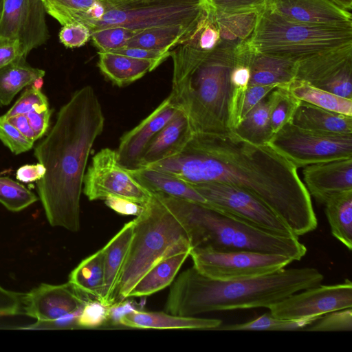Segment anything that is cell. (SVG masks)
<instances>
[{"instance_id":"6da1fadb","label":"cell","mask_w":352,"mask_h":352,"mask_svg":"<svg viewBox=\"0 0 352 352\" xmlns=\"http://www.w3.org/2000/svg\"><path fill=\"white\" fill-rule=\"evenodd\" d=\"M190 184L226 183L243 188L275 212L298 237L318 226L311 195L297 168L270 145L233 131L193 133L177 155L148 166Z\"/></svg>"},{"instance_id":"7a4b0ae2","label":"cell","mask_w":352,"mask_h":352,"mask_svg":"<svg viewBox=\"0 0 352 352\" xmlns=\"http://www.w3.org/2000/svg\"><path fill=\"white\" fill-rule=\"evenodd\" d=\"M104 116L89 85L75 91L59 110L54 125L34 148L46 169L37 192L52 227L71 232L80 228V195L92 146L102 133Z\"/></svg>"},{"instance_id":"3957f363","label":"cell","mask_w":352,"mask_h":352,"mask_svg":"<svg viewBox=\"0 0 352 352\" xmlns=\"http://www.w3.org/2000/svg\"><path fill=\"white\" fill-rule=\"evenodd\" d=\"M324 276L314 267L282 269L267 275L216 280L193 266L173 282L165 311L180 316L235 309L269 308L285 298L321 284Z\"/></svg>"},{"instance_id":"277c9868","label":"cell","mask_w":352,"mask_h":352,"mask_svg":"<svg viewBox=\"0 0 352 352\" xmlns=\"http://www.w3.org/2000/svg\"><path fill=\"white\" fill-rule=\"evenodd\" d=\"M239 45L221 41L204 53L182 41L170 50L173 73L168 96L186 115L193 133L230 131L231 73Z\"/></svg>"},{"instance_id":"5b68a950","label":"cell","mask_w":352,"mask_h":352,"mask_svg":"<svg viewBox=\"0 0 352 352\" xmlns=\"http://www.w3.org/2000/svg\"><path fill=\"white\" fill-rule=\"evenodd\" d=\"M154 194L182 224L192 248L278 254L294 261L307 253L298 236L269 232L207 204Z\"/></svg>"},{"instance_id":"8992f818","label":"cell","mask_w":352,"mask_h":352,"mask_svg":"<svg viewBox=\"0 0 352 352\" xmlns=\"http://www.w3.org/2000/svg\"><path fill=\"white\" fill-rule=\"evenodd\" d=\"M133 221V236L119 280L116 302L128 298L137 282L158 262L192 249L182 224L154 193Z\"/></svg>"},{"instance_id":"52a82bcc","label":"cell","mask_w":352,"mask_h":352,"mask_svg":"<svg viewBox=\"0 0 352 352\" xmlns=\"http://www.w3.org/2000/svg\"><path fill=\"white\" fill-rule=\"evenodd\" d=\"M246 43L254 50L298 62L352 43V28L314 25L288 20L263 8Z\"/></svg>"},{"instance_id":"ba28073f","label":"cell","mask_w":352,"mask_h":352,"mask_svg":"<svg viewBox=\"0 0 352 352\" xmlns=\"http://www.w3.org/2000/svg\"><path fill=\"white\" fill-rule=\"evenodd\" d=\"M103 14L91 33L119 26L138 31L176 25L195 26L208 8L206 0H101Z\"/></svg>"},{"instance_id":"9c48e42d","label":"cell","mask_w":352,"mask_h":352,"mask_svg":"<svg viewBox=\"0 0 352 352\" xmlns=\"http://www.w3.org/2000/svg\"><path fill=\"white\" fill-rule=\"evenodd\" d=\"M294 166L352 157V134L316 132L288 123L268 142Z\"/></svg>"},{"instance_id":"30bf717a","label":"cell","mask_w":352,"mask_h":352,"mask_svg":"<svg viewBox=\"0 0 352 352\" xmlns=\"http://www.w3.org/2000/svg\"><path fill=\"white\" fill-rule=\"evenodd\" d=\"M193 267L204 275L216 280L250 278L274 273L294 261L278 254L252 251H218L192 248Z\"/></svg>"},{"instance_id":"8fae6325","label":"cell","mask_w":352,"mask_h":352,"mask_svg":"<svg viewBox=\"0 0 352 352\" xmlns=\"http://www.w3.org/2000/svg\"><path fill=\"white\" fill-rule=\"evenodd\" d=\"M206 204L245 220L269 232L294 235L282 219L262 201L238 186L221 182L191 184Z\"/></svg>"},{"instance_id":"7c38bea8","label":"cell","mask_w":352,"mask_h":352,"mask_svg":"<svg viewBox=\"0 0 352 352\" xmlns=\"http://www.w3.org/2000/svg\"><path fill=\"white\" fill-rule=\"evenodd\" d=\"M83 192L90 201L120 197L144 205L152 193L142 187L118 161L116 151L104 148L85 172Z\"/></svg>"},{"instance_id":"4fadbf2b","label":"cell","mask_w":352,"mask_h":352,"mask_svg":"<svg viewBox=\"0 0 352 352\" xmlns=\"http://www.w3.org/2000/svg\"><path fill=\"white\" fill-rule=\"evenodd\" d=\"M295 79L352 99V43L298 61Z\"/></svg>"},{"instance_id":"5bb4252c","label":"cell","mask_w":352,"mask_h":352,"mask_svg":"<svg viewBox=\"0 0 352 352\" xmlns=\"http://www.w3.org/2000/svg\"><path fill=\"white\" fill-rule=\"evenodd\" d=\"M352 307V283L349 279L339 284L309 287L294 293L268 309L275 317L301 319L321 317L331 311Z\"/></svg>"},{"instance_id":"9a60e30c","label":"cell","mask_w":352,"mask_h":352,"mask_svg":"<svg viewBox=\"0 0 352 352\" xmlns=\"http://www.w3.org/2000/svg\"><path fill=\"white\" fill-rule=\"evenodd\" d=\"M42 0H3L0 36L19 40L28 56L50 37Z\"/></svg>"},{"instance_id":"2e32d148","label":"cell","mask_w":352,"mask_h":352,"mask_svg":"<svg viewBox=\"0 0 352 352\" xmlns=\"http://www.w3.org/2000/svg\"><path fill=\"white\" fill-rule=\"evenodd\" d=\"M69 282L60 285L41 283L24 293L22 313L36 323L54 321L82 308L88 300Z\"/></svg>"},{"instance_id":"e0dca14e","label":"cell","mask_w":352,"mask_h":352,"mask_svg":"<svg viewBox=\"0 0 352 352\" xmlns=\"http://www.w3.org/2000/svg\"><path fill=\"white\" fill-rule=\"evenodd\" d=\"M179 110L168 96L138 125L124 133L116 151L120 164L126 170L139 168L148 144Z\"/></svg>"},{"instance_id":"ac0fdd59","label":"cell","mask_w":352,"mask_h":352,"mask_svg":"<svg viewBox=\"0 0 352 352\" xmlns=\"http://www.w3.org/2000/svg\"><path fill=\"white\" fill-rule=\"evenodd\" d=\"M282 17L314 25L352 28V15L331 0H268L265 6Z\"/></svg>"},{"instance_id":"d6986e66","label":"cell","mask_w":352,"mask_h":352,"mask_svg":"<svg viewBox=\"0 0 352 352\" xmlns=\"http://www.w3.org/2000/svg\"><path fill=\"white\" fill-rule=\"evenodd\" d=\"M304 184L315 199L324 204L332 194L352 190V157L303 167Z\"/></svg>"},{"instance_id":"ffe728a7","label":"cell","mask_w":352,"mask_h":352,"mask_svg":"<svg viewBox=\"0 0 352 352\" xmlns=\"http://www.w3.org/2000/svg\"><path fill=\"white\" fill-rule=\"evenodd\" d=\"M192 134L188 117L182 110H179L148 144L139 167H146L177 155Z\"/></svg>"},{"instance_id":"44dd1931","label":"cell","mask_w":352,"mask_h":352,"mask_svg":"<svg viewBox=\"0 0 352 352\" xmlns=\"http://www.w3.org/2000/svg\"><path fill=\"white\" fill-rule=\"evenodd\" d=\"M133 232V221L126 223L102 248L103 287L99 301L109 307L116 302V292Z\"/></svg>"},{"instance_id":"7402d4cb","label":"cell","mask_w":352,"mask_h":352,"mask_svg":"<svg viewBox=\"0 0 352 352\" xmlns=\"http://www.w3.org/2000/svg\"><path fill=\"white\" fill-rule=\"evenodd\" d=\"M245 54L250 70L249 85H285L296 78L297 63L262 54L245 42Z\"/></svg>"},{"instance_id":"603a6c76","label":"cell","mask_w":352,"mask_h":352,"mask_svg":"<svg viewBox=\"0 0 352 352\" xmlns=\"http://www.w3.org/2000/svg\"><path fill=\"white\" fill-rule=\"evenodd\" d=\"M118 324L140 329H216L222 324L219 319L180 316L164 312L133 310L123 316Z\"/></svg>"},{"instance_id":"cb8c5ba5","label":"cell","mask_w":352,"mask_h":352,"mask_svg":"<svg viewBox=\"0 0 352 352\" xmlns=\"http://www.w3.org/2000/svg\"><path fill=\"white\" fill-rule=\"evenodd\" d=\"M131 176L151 193H160L191 201L206 204L189 183L166 172L150 167L128 170Z\"/></svg>"},{"instance_id":"d4e9b609","label":"cell","mask_w":352,"mask_h":352,"mask_svg":"<svg viewBox=\"0 0 352 352\" xmlns=\"http://www.w3.org/2000/svg\"><path fill=\"white\" fill-rule=\"evenodd\" d=\"M98 66L114 85H129L153 71L160 65L153 60L139 59L110 52H98Z\"/></svg>"},{"instance_id":"484cf974","label":"cell","mask_w":352,"mask_h":352,"mask_svg":"<svg viewBox=\"0 0 352 352\" xmlns=\"http://www.w3.org/2000/svg\"><path fill=\"white\" fill-rule=\"evenodd\" d=\"M292 123L300 128L332 134H352V116L300 101Z\"/></svg>"},{"instance_id":"4316f807","label":"cell","mask_w":352,"mask_h":352,"mask_svg":"<svg viewBox=\"0 0 352 352\" xmlns=\"http://www.w3.org/2000/svg\"><path fill=\"white\" fill-rule=\"evenodd\" d=\"M190 250L177 252L158 262L137 282L128 298L147 296L170 285Z\"/></svg>"},{"instance_id":"83f0119b","label":"cell","mask_w":352,"mask_h":352,"mask_svg":"<svg viewBox=\"0 0 352 352\" xmlns=\"http://www.w3.org/2000/svg\"><path fill=\"white\" fill-rule=\"evenodd\" d=\"M45 12L60 25L80 23L89 29L103 14L101 0H42Z\"/></svg>"},{"instance_id":"f1b7e54d","label":"cell","mask_w":352,"mask_h":352,"mask_svg":"<svg viewBox=\"0 0 352 352\" xmlns=\"http://www.w3.org/2000/svg\"><path fill=\"white\" fill-rule=\"evenodd\" d=\"M325 214L334 237L352 248V190L336 192L324 202Z\"/></svg>"},{"instance_id":"f546056e","label":"cell","mask_w":352,"mask_h":352,"mask_svg":"<svg viewBox=\"0 0 352 352\" xmlns=\"http://www.w3.org/2000/svg\"><path fill=\"white\" fill-rule=\"evenodd\" d=\"M103 252L83 259L69 274L68 282L84 296L99 300L103 287Z\"/></svg>"},{"instance_id":"4dcf8cb0","label":"cell","mask_w":352,"mask_h":352,"mask_svg":"<svg viewBox=\"0 0 352 352\" xmlns=\"http://www.w3.org/2000/svg\"><path fill=\"white\" fill-rule=\"evenodd\" d=\"M43 69L33 67L26 58L21 59L0 69V107L8 105L23 88L35 79L43 77Z\"/></svg>"},{"instance_id":"1f68e13d","label":"cell","mask_w":352,"mask_h":352,"mask_svg":"<svg viewBox=\"0 0 352 352\" xmlns=\"http://www.w3.org/2000/svg\"><path fill=\"white\" fill-rule=\"evenodd\" d=\"M196 25L157 27L138 30L124 47L170 51L183 41Z\"/></svg>"},{"instance_id":"d6a6232c","label":"cell","mask_w":352,"mask_h":352,"mask_svg":"<svg viewBox=\"0 0 352 352\" xmlns=\"http://www.w3.org/2000/svg\"><path fill=\"white\" fill-rule=\"evenodd\" d=\"M287 87L292 94L300 101L352 116V99L339 96L314 87L307 82L296 79L288 84Z\"/></svg>"},{"instance_id":"836d02e7","label":"cell","mask_w":352,"mask_h":352,"mask_svg":"<svg viewBox=\"0 0 352 352\" xmlns=\"http://www.w3.org/2000/svg\"><path fill=\"white\" fill-rule=\"evenodd\" d=\"M233 132L252 144H268L274 133L270 122L267 96L248 113Z\"/></svg>"},{"instance_id":"e575fe53","label":"cell","mask_w":352,"mask_h":352,"mask_svg":"<svg viewBox=\"0 0 352 352\" xmlns=\"http://www.w3.org/2000/svg\"><path fill=\"white\" fill-rule=\"evenodd\" d=\"M267 98L270 126L275 134L285 125L292 123L300 100L292 94L287 85L276 87Z\"/></svg>"},{"instance_id":"d590c367","label":"cell","mask_w":352,"mask_h":352,"mask_svg":"<svg viewBox=\"0 0 352 352\" xmlns=\"http://www.w3.org/2000/svg\"><path fill=\"white\" fill-rule=\"evenodd\" d=\"M258 12L224 15L214 12L221 40L240 44L252 34Z\"/></svg>"},{"instance_id":"8d00e7d4","label":"cell","mask_w":352,"mask_h":352,"mask_svg":"<svg viewBox=\"0 0 352 352\" xmlns=\"http://www.w3.org/2000/svg\"><path fill=\"white\" fill-rule=\"evenodd\" d=\"M320 318L282 319L274 316L270 312L246 322L221 325L216 329L227 331H295L303 329L306 326L311 324Z\"/></svg>"},{"instance_id":"74e56055","label":"cell","mask_w":352,"mask_h":352,"mask_svg":"<svg viewBox=\"0 0 352 352\" xmlns=\"http://www.w3.org/2000/svg\"><path fill=\"white\" fill-rule=\"evenodd\" d=\"M38 197L20 183L0 177V204L11 212H19L37 201Z\"/></svg>"},{"instance_id":"f35d334b","label":"cell","mask_w":352,"mask_h":352,"mask_svg":"<svg viewBox=\"0 0 352 352\" xmlns=\"http://www.w3.org/2000/svg\"><path fill=\"white\" fill-rule=\"evenodd\" d=\"M137 31L123 27H105L91 32V39L100 52H111L124 47Z\"/></svg>"},{"instance_id":"ab89813d","label":"cell","mask_w":352,"mask_h":352,"mask_svg":"<svg viewBox=\"0 0 352 352\" xmlns=\"http://www.w3.org/2000/svg\"><path fill=\"white\" fill-rule=\"evenodd\" d=\"M49 108L48 100L45 95L41 90L30 85L12 107L1 116L8 120L16 115L26 114L32 111H43Z\"/></svg>"},{"instance_id":"60d3db41","label":"cell","mask_w":352,"mask_h":352,"mask_svg":"<svg viewBox=\"0 0 352 352\" xmlns=\"http://www.w3.org/2000/svg\"><path fill=\"white\" fill-rule=\"evenodd\" d=\"M306 331H333L352 330V309H344L329 312L324 317L311 323Z\"/></svg>"},{"instance_id":"b9f144b4","label":"cell","mask_w":352,"mask_h":352,"mask_svg":"<svg viewBox=\"0 0 352 352\" xmlns=\"http://www.w3.org/2000/svg\"><path fill=\"white\" fill-rule=\"evenodd\" d=\"M268 0H206L216 13L224 15L259 12Z\"/></svg>"},{"instance_id":"7bdbcfd3","label":"cell","mask_w":352,"mask_h":352,"mask_svg":"<svg viewBox=\"0 0 352 352\" xmlns=\"http://www.w3.org/2000/svg\"><path fill=\"white\" fill-rule=\"evenodd\" d=\"M0 140L15 155L30 150L34 143L2 116H0Z\"/></svg>"},{"instance_id":"ee69618b","label":"cell","mask_w":352,"mask_h":352,"mask_svg":"<svg viewBox=\"0 0 352 352\" xmlns=\"http://www.w3.org/2000/svg\"><path fill=\"white\" fill-rule=\"evenodd\" d=\"M109 319V307L96 299L88 300L77 320L80 327H97Z\"/></svg>"},{"instance_id":"f6af8a7d","label":"cell","mask_w":352,"mask_h":352,"mask_svg":"<svg viewBox=\"0 0 352 352\" xmlns=\"http://www.w3.org/2000/svg\"><path fill=\"white\" fill-rule=\"evenodd\" d=\"M62 26L58 38L67 48L80 47L91 39L90 30L82 23H72Z\"/></svg>"},{"instance_id":"bcb514c9","label":"cell","mask_w":352,"mask_h":352,"mask_svg":"<svg viewBox=\"0 0 352 352\" xmlns=\"http://www.w3.org/2000/svg\"><path fill=\"white\" fill-rule=\"evenodd\" d=\"M26 57L19 40L0 36V69Z\"/></svg>"},{"instance_id":"7dc6e473","label":"cell","mask_w":352,"mask_h":352,"mask_svg":"<svg viewBox=\"0 0 352 352\" xmlns=\"http://www.w3.org/2000/svg\"><path fill=\"white\" fill-rule=\"evenodd\" d=\"M23 295L24 293L8 290L0 286V317L21 314Z\"/></svg>"},{"instance_id":"c3c4849f","label":"cell","mask_w":352,"mask_h":352,"mask_svg":"<svg viewBox=\"0 0 352 352\" xmlns=\"http://www.w3.org/2000/svg\"><path fill=\"white\" fill-rule=\"evenodd\" d=\"M110 52L120 54L130 57L153 60L159 65L170 56V51L150 50L142 47H122Z\"/></svg>"},{"instance_id":"681fc988","label":"cell","mask_w":352,"mask_h":352,"mask_svg":"<svg viewBox=\"0 0 352 352\" xmlns=\"http://www.w3.org/2000/svg\"><path fill=\"white\" fill-rule=\"evenodd\" d=\"M277 86L249 85L245 91L242 108L241 120L254 107L261 102Z\"/></svg>"},{"instance_id":"f907efd6","label":"cell","mask_w":352,"mask_h":352,"mask_svg":"<svg viewBox=\"0 0 352 352\" xmlns=\"http://www.w3.org/2000/svg\"><path fill=\"white\" fill-rule=\"evenodd\" d=\"M105 204L122 215L138 216L143 209V205L120 197L110 196L104 199Z\"/></svg>"},{"instance_id":"816d5d0a","label":"cell","mask_w":352,"mask_h":352,"mask_svg":"<svg viewBox=\"0 0 352 352\" xmlns=\"http://www.w3.org/2000/svg\"><path fill=\"white\" fill-rule=\"evenodd\" d=\"M52 112V111L49 108L43 111H32L25 114L37 140L45 135L47 131Z\"/></svg>"},{"instance_id":"f5cc1de1","label":"cell","mask_w":352,"mask_h":352,"mask_svg":"<svg viewBox=\"0 0 352 352\" xmlns=\"http://www.w3.org/2000/svg\"><path fill=\"white\" fill-rule=\"evenodd\" d=\"M45 171V168L41 163L25 164L17 169L16 178L23 183L37 182L44 176Z\"/></svg>"},{"instance_id":"db71d44e","label":"cell","mask_w":352,"mask_h":352,"mask_svg":"<svg viewBox=\"0 0 352 352\" xmlns=\"http://www.w3.org/2000/svg\"><path fill=\"white\" fill-rule=\"evenodd\" d=\"M8 120L23 135L32 142L37 140L36 135L29 124L25 114H19L10 118Z\"/></svg>"},{"instance_id":"11a10c76","label":"cell","mask_w":352,"mask_h":352,"mask_svg":"<svg viewBox=\"0 0 352 352\" xmlns=\"http://www.w3.org/2000/svg\"><path fill=\"white\" fill-rule=\"evenodd\" d=\"M135 310L129 302L118 301L109 307V319L118 324L120 319L124 315Z\"/></svg>"},{"instance_id":"9f6ffc18","label":"cell","mask_w":352,"mask_h":352,"mask_svg":"<svg viewBox=\"0 0 352 352\" xmlns=\"http://www.w3.org/2000/svg\"><path fill=\"white\" fill-rule=\"evenodd\" d=\"M340 6L351 10L352 8V0H331Z\"/></svg>"},{"instance_id":"6f0895ef","label":"cell","mask_w":352,"mask_h":352,"mask_svg":"<svg viewBox=\"0 0 352 352\" xmlns=\"http://www.w3.org/2000/svg\"><path fill=\"white\" fill-rule=\"evenodd\" d=\"M43 77H39L34 80V81L32 82L31 86H32L34 88L41 90V88L43 85Z\"/></svg>"},{"instance_id":"680465c9","label":"cell","mask_w":352,"mask_h":352,"mask_svg":"<svg viewBox=\"0 0 352 352\" xmlns=\"http://www.w3.org/2000/svg\"><path fill=\"white\" fill-rule=\"evenodd\" d=\"M3 0H0V19H1L2 14H3Z\"/></svg>"}]
</instances>
